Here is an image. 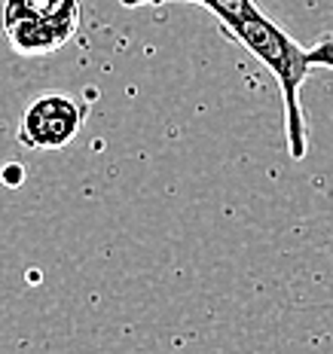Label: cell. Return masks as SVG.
Wrapping results in <instances>:
<instances>
[{"label": "cell", "mask_w": 333, "mask_h": 354, "mask_svg": "<svg viewBox=\"0 0 333 354\" xmlns=\"http://www.w3.org/2000/svg\"><path fill=\"white\" fill-rule=\"evenodd\" d=\"M3 183L6 187H19L21 183V165H6L3 168Z\"/></svg>", "instance_id": "cell-5"}, {"label": "cell", "mask_w": 333, "mask_h": 354, "mask_svg": "<svg viewBox=\"0 0 333 354\" xmlns=\"http://www.w3.org/2000/svg\"><path fill=\"white\" fill-rule=\"evenodd\" d=\"M129 10H141V6H165V3H196L202 10H208L214 19L224 25V31L235 28L239 21H245L248 16L260 12V6L254 0H120Z\"/></svg>", "instance_id": "cell-4"}, {"label": "cell", "mask_w": 333, "mask_h": 354, "mask_svg": "<svg viewBox=\"0 0 333 354\" xmlns=\"http://www.w3.org/2000/svg\"><path fill=\"white\" fill-rule=\"evenodd\" d=\"M80 0H3L0 21L19 55H49L80 28Z\"/></svg>", "instance_id": "cell-2"}, {"label": "cell", "mask_w": 333, "mask_h": 354, "mask_svg": "<svg viewBox=\"0 0 333 354\" xmlns=\"http://www.w3.org/2000/svg\"><path fill=\"white\" fill-rule=\"evenodd\" d=\"M233 40H239L266 71L276 77L281 101H285V141L294 162L306 159L309 153V129L306 113L300 104V88L306 83L309 71L330 68L333 71V34L318 40L315 46H303L281 25H276L266 12H254L245 21L226 31Z\"/></svg>", "instance_id": "cell-1"}, {"label": "cell", "mask_w": 333, "mask_h": 354, "mask_svg": "<svg viewBox=\"0 0 333 354\" xmlns=\"http://www.w3.org/2000/svg\"><path fill=\"white\" fill-rule=\"evenodd\" d=\"M83 125V107L62 92L34 98L19 122V144L28 150H62L77 138Z\"/></svg>", "instance_id": "cell-3"}]
</instances>
